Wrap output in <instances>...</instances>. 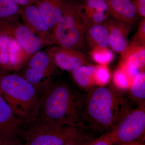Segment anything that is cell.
Listing matches in <instances>:
<instances>
[{
	"label": "cell",
	"mask_w": 145,
	"mask_h": 145,
	"mask_svg": "<svg viewBox=\"0 0 145 145\" xmlns=\"http://www.w3.org/2000/svg\"><path fill=\"white\" fill-rule=\"evenodd\" d=\"M85 97L65 82H54L41 94L37 117L88 129L84 117Z\"/></svg>",
	"instance_id": "obj_1"
},
{
	"label": "cell",
	"mask_w": 145,
	"mask_h": 145,
	"mask_svg": "<svg viewBox=\"0 0 145 145\" xmlns=\"http://www.w3.org/2000/svg\"><path fill=\"white\" fill-rule=\"evenodd\" d=\"M130 110L123 94L113 88L95 86L86 95L84 117L88 129L110 132Z\"/></svg>",
	"instance_id": "obj_2"
},
{
	"label": "cell",
	"mask_w": 145,
	"mask_h": 145,
	"mask_svg": "<svg viewBox=\"0 0 145 145\" xmlns=\"http://www.w3.org/2000/svg\"><path fill=\"white\" fill-rule=\"evenodd\" d=\"M0 94L24 123L37 117L40 94L20 75L5 72L0 75Z\"/></svg>",
	"instance_id": "obj_3"
},
{
	"label": "cell",
	"mask_w": 145,
	"mask_h": 145,
	"mask_svg": "<svg viewBox=\"0 0 145 145\" xmlns=\"http://www.w3.org/2000/svg\"><path fill=\"white\" fill-rule=\"evenodd\" d=\"M78 127L62 125L36 117L24 123L19 145H65L85 132Z\"/></svg>",
	"instance_id": "obj_4"
},
{
	"label": "cell",
	"mask_w": 145,
	"mask_h": 145,
	"mask_svg": "<svg viewBox=\"0 0 145 145\" xmlns=\"http://www.w3.org/2000/svg\"><path fill=\"white\" fill-rule=\"evenodd\" d=\"M88 25L78 0H65L59 22L52 30L54 44L84 52Z\"/></svg>",
	"instance_id": "obj_5"
},
{
	"label": "cell",
	"mask_w": 145,
	"mask_h": 145,
	"mask_svg": "<svg viewBox=\"0 0 145 145\" xmlns=\"http://www.w3.org/2000/svg\"><path fill=\"white\" fill-rule=\"evenodd\" d=\"M20 71L17 73L34 86L40 95L59 73L46 50L39 51L32 55Z\"/></svg>",
	"instance_id": "obj_6"
},
{
	"label": "cell",
	"mask_w": 145,
	"mask_h": 145,
	"mask_svg": "<svg viewBox=\"0 0 145 145\" xmlns=\"http://www.w3.org/2000/svg\"><path fill=\"white\" fill-rule=\"evenodd\" d=\"M114 144L119 145L136 142H141L144 137V104L139 105L135 109L130 110L112 130Z\"/></svg>",
	"instance_id": "obj_7"
},
{
	"label": "cell",
	"mask_w": 145,
	"mask_h": 145,
	"mask_svg": "<svg viewBox=\"0 0 145 145\" xmlns=\"http://www.w3.org/2000/svg\"><path fill=\"white\" fill-rule=\"evenodd\" d=\"M0 35L16 40L26 54L31 57L42 48L48 45L18 19L0 21Z\"/></svg>",
	"instance_id": "obj_8"
},
{
	"label": "cell",
	"mask_w": 145,
	"mask_h": 145,
	"mask_svg": "<svg viewBox=\"0 0 145 145\" xmlns=\"http://www.w3.org/2000/svg\"><path fill=\"white\" fill-rule=\"evenodd\" d=\"M58 68L70 72L83 65H89L88 57L76 50L53 46L46 50Z\"/></svg>",
	"instance_id": "obj_9"
},
{
	"label": "cell",
	"mask_w": 145,
	"mask_h": 145,
	"mask_svg": "<svg viewBox=\"0 0 145 145\" xmlns=\"http://www.w3.org/2000/svg\"><path fill=\"white\" fill-rule=\"evenodd\" d=\"M20 16L23 24L48 45L54 44L52 32L34 4L20 7Z\"/></svg>",
	"instance_id": "obj_10"
},
{
	"label": "cell",
	"mask_w": 145,
	"mask_h": 145,
	"mask_svg": "<svg viewBox=\"0 0 145 145\" xmlns=\"http://www.w3.org/2000/svg\"><path fill=\"white\" fill-rule=\"evenodd\" d=\"M23 123L0 94V140L17 142Z\"/></svg>",
	"instance_id": "obj_11"
},
{
	"label": "cell",
	"mask_w": 145,
	"mask_h": 145,
	"mask_svg": "<svg viewBox=\"0 0 145 145\" xmlns=\"http://www.w3.org/2000/svg\"><path fill=\"white\" fill-rule=\"evenodd\" d=\"M109 31V48L112 51L121 54L129 44V40L130 27L114 18L106 21Z\"/></svg>",
	"instance_id": "obj_12"
},
{
	"label": "cell",
	"mask_w": 145,
	"mask_h": 145,
	"mask_svg": "<svg viewBox=\"0 0 145 145\" xmlns=\"http://www.w3.org/2000/svg\"><path fill=\"white\" fill-rule=\"evenodd\" d=\"M80 6L88 26L104 22L111 16L106 0H82Z\"/></svg>",
	"instance_id": "obj_13"
},
{
	"label": "cell",
	"mask_w": 145,
	"mask_h": 145,
	"mask_svg": "<svg viewBox=\"0 0 145 145\" xmlns=\"http://www.w3.org/2000/svg\"><path fill=\"white\" fill-rule=\"evenodd\" d=\"M110 16L123 23L130 25L137 21L139 16L131 0H106Z\"/></svg>",
	"instance_id": "obj_14"
},
{
	"label": "cell",
	"mask_w": 145,
	"mask_h": 145,
	"mask_svg": "<svg viewBox=\"0 0 145 145\" xmlns=\"http://www.w3.org/2000/svg\"><path fill=\"white\" fill-rule=\"evenodd\" d=\"M65 0H36L34 4L52 31L62 16Z\"/></svg>",
	"instance_id": "obj_15"
},
{
	"label": "cell",
	"mask_w": 145,
	"mask_h": 145,
	"mask_svg": "<svg viewBox=\"0 0 145 145\" xmlns=\"http://www.w3.org/2000/svg\"><path fill=\"white\" fill-rule=\"evenodd\" d=\"M109 29L106 21L89 25L85 34L86 44L90 50L97 47L109 48Z\"/></svg>",
	"instance_id": "obj_16"
},
{
	"label": "cell",
	"mask_w": 145,
	"mask_h": 145,
	"mask_svg": "<svg viewBox=\"0 0 145 145\" xmlns=\"http://www.w3.org/2000/svg\"><path fill=\"white\" fill-rule=\"evenodd\" d=\"M121 61L130 67L144 71L145 65V44L129 43L127 49L121 54Z\"/></svg>",
	"instance_id": "obj_17"
},
{
	"label": "cell",
	"mask_w": 145,
	"mask_h": 145,
	"mask_svg": "<svg viewBox=\"0 0 145 145\" xmlns=\"http://www.w3.org/2000/svg\"><path fill=\"white\" fill-rule=\"evenodd\" d=\"M7 57L8 63L6 71H16L20 70L30 58L20 44L11 38L8 46Z\"/></svg>",
	"instance_id": "obj_18"
},
{
	"label": "cell",
	"mask_w": 145,
	"mask_h": 145,
	"mask_svg": "<svg viewBox=\"0 0 145 145\" xmlns=\"http://www.w3.org/2000/svg\"><path fill=\"white\" fill-rule=\"evenodd\" d=\"M95 66L83 65L70 71L72 80L78 87L88 92L95 87L94 73Z\"/></svg>",
	"instance_id": "obj_19"
},
{
	"label": "cell",
	"mask_w": 145,
	"mask_h": 145,
	"mask_svg": "<svg viewBox=\"0 0 145 145\" xmlns=\"http://www.w3.org/2000/svg\"><path fill=\"white\" fill-rule=\"evenodd\" d=\"M130 97L133 101L140 105L144 104L145 99V73L142 71L132 81L130 87Z\"/></svg>",
	"instance_id": "obj_20"
},
{
	"label": "cell",
	"mask_w": 145,
	"mask_h": 145,
	"mask_svg": "<svg viewBox=\"0 0 145 145\" xmlns=\"http://www.w3.org/2000/svg\"><path fill=\"white\" fill-rule=\"evenodd\" d=\"M20 7L13 0H0V21L18 19Z\"/></svg>",
	"instance_id": "obj_21"
},
{
	"label": "cell",
	"mask_w": 145,
	"mask_h": 145,
	"mask_svg": "<svg viewBox=\"0 0 145 145\" xmlns=\"http://www.w3.org/2000/svg\"><path fill=\"white\" fill-rule=\"evenodd\" d=\"M91 59L99 65H106L111 62L114 58V54L109 48L97 47L90 50Z\"/></svg>",
	"instance_id": "obj_22"
},
{
	"label": "cell",
	"mask_w": 145,
	"mask_h": 145,
	"mask_svg": "<svg viewBox=\"0 0 145 145\" xmlns=\"http://www.w3.org/2000/svg\"><path fill=\"white\" fill-rule=\"evenodd\" d=\"M110 78L109 70L106 65L95 66L94 79L96 86H105L108 83Z\"/></svg>",
	"instance_id": "obj_23"
},
{
	"label": "cell",
	"mask_w": 145,
	"mask_h": 145,
	"mask_svg": "<svg viewBox=\"0 0 145 145\" xmlns=\"http://www.w3.org/2000/svg\"><path fill=\"white\" fill-rule=\"evenodd\" d=\"M113 80L114 85L117 88L123 90L129 88L132 83L125 72L120 67L114 72Z\"/></svg>",
	"instance_id": "obj_24"
},
{
	"label": "cell",
	"mask_w": 145,
	"mask_h": 145,
	"mask_svg": "<svg viewBox=\"0 0 145 145\" xmlns=\"http://www.w3.org/2000/svg\"><path fill=\"white\" fill-rule=\"evenodd\" d=\"M131 42L139 44H145V18L140 21L137 31L132 38Z\"/></svg>",
	"instance_id": "obj_25"
},
{
	"label": "cell",
	"mask_w": 145,
	"mask_h": 145,
	"mask_svg": "<svg viewBox=\"0 0 145 145\" xmlns=\"http://www.w3.org/2000/svg\"><path fill=\"white\" fill-rule=\"evenodd\" d=\"M113 131L103 134L101 137L96 138L89 145H112L114 144Z\"/></svg>",
	"instance_id": "obj_26"
},
{
	"label": "cell",
	"mask_w": 145,
	"mask_h": 145,
	"mask_svg": "<svg viewBox=\"0 0 145 145\" xmlns=\"http://www.w3.org/2000/svg\"><path fill=\"white\" fill-rule=\"evenodd\" d=\"M96 139L92 133L85 132L65 145H89Z\"/></svg>",
	"instance_id": "obj_27"
},
{
	"label": "cell",
	"mask_w": 145,
	"mask_h": 145,
	"mask_svg": "<svg viewBox=\"0 0 145 145\" xmlns=\"http://www.w3.org/2000/svg\"><path fill=\"white\" fill-rule=\"evenodd\" d=\"M133 4L139 17L145 18V0H134Z\"/></svg>",
	"instance_id": "obj_28"
},
{
	"label": "cell",
	"mask_w": 145,
	"mask_h": 145,
	"mask_svg": "<svg viewBox=\"0 0 145 145\" xmlns=\"http://www.w3.org/2000/svg\"><path fill=\"white\" fill-rule=\"evenodd\" d=\"M13 1L20 7H24L33 4L30 0H13Z\"/></svg>",
	"instance_id": "obj_29"
},
{
	"label": "cell",
	"mask_w": 145,
	"mask_h": 145,
	"mask_svg": "<svg viewBox=\"0 0 145 145\" xmlns=\"http://www.w3.org/2000/svg\"><path fill=\"white\" fill-rule=\"evenodd\" d=\"M17 142H6L3 140H0V145H17Z\"/></svg>",
	"instance_id": "obj_30"
},
{
	"label": "cell",
	"mask_w": 145,
	"mask_h": 145,
	"mask_svg": "<svg viewBox=\"0 0 145 145\" xmlns=\"http://www.w3.org/2000/svg\"><path fill=\"white\" fill-rule=\"evenodd\" d=\"M121 145H143L142 144L139 142H133L131 143H129V144H123Z\"/></svg>",
	"instance_id": "obj_31"
},
{
	"label": "cell",
	"mask_w": 145,
	"mask_h": 145,
	"mask_svg": "<svg viewBox=\"0 0 145 145\" xmlns=\"http://www.w3.org/2000/svg\"><path fill=\"white\" fill-rule=\"evenodd\" d=\"M30 1H31V2L32 3H33V4H34L36 2V0H30Z\"/></svg>",
	"instance_id": "obj_32"
},
{
	"label": "cell",
	"mask_w": 145,
	"mask_h": 145,
	"mask_svg": "<svg viewBox=\"0 0 145 145\" xmlns=\"http://www.w3.org/2000/svg\"></svg>",
	"instance_id": "obj_33"
}]
</instances>
